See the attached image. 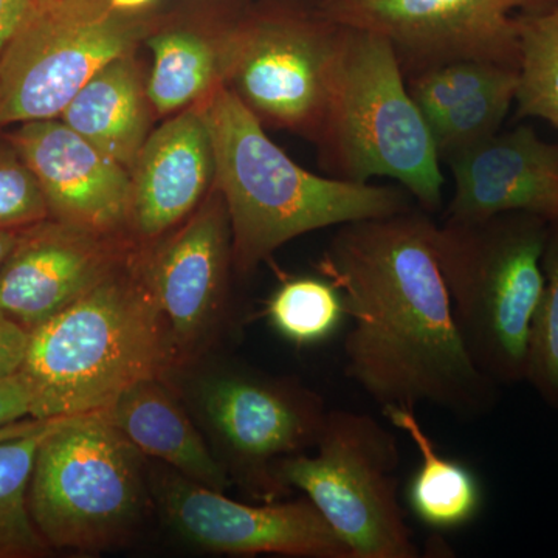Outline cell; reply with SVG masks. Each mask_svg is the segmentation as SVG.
Returning a JSON list of instances; mask_svg holds the SVG:
<instances>
[{
	"label": "cell",
	"mask_w": 558,
	"mask_h": 558,
	"mask_svg": "<svg viewBox=\"0 0 558 558\" xmlns=\"http://www.w3.org/2000/svg\"><path fill=\"white\" fill-rule=\"evenodd\" d=\"M436 222L417 205L337 227L317 263L343 296L352 328L347 374L380 410L436 407L487 416L499 385L470 357L435 248Z\"/></svg>",
	"instance_id": "cell-1"
},
{
	"label": "cell",
	"mask_w": 558,
	"mask_h": 558,
	"mask_svg": "<svg viewBox=\"0 0 558 558\" xmlns=\"http://www.w3.org/2000/svg\"><path fill=\"white\" fill-rule=\"evenodd\" d=\"M174 368L140 245L108 277L31 332L20 376L35 418L101 413L132 385Z\"/></svg>",
	"instance_id": "cell-2"
},
{
	"label": "cell",
	"mask_w": 558,
	"mask_h": 558,
	"mask_svg": "<svg viewBox=\"0 0 558 558\" xmlns=\"http://www.w3.org/2000/svg\"><path fill=\"white\" fill-rule=\"evenodd\" d=\"M216 157V189L229 211L231 260L240 275L303 234L416 207L402 186L322 178L301 168L267 135L233 92L202 101Z\"/></svg>",
	"instance_id": "cell-3"
},
{
	"label": "cell",
	"mask_w": 558,
	"mask_h": 558,
	"mask_svg": "<svg viewBox=\"0 0 558 558\" xmlns=\"http://www.w3.org/2000/svg\"><path fill=\"white\" fill-rule=\"evenodd\" d=\"M344 27L328 112L315 142L319 165L329 178L348 182L396 180L433 215L442 207V160L395 49L379 33Z\"/></svg>",
	"instance_id": "cell-4"
},
{
	"label": "cell",
	"mask_w": 558,
	"mask_h": 558,
	"mask_svg": "<svg viewBox=\"0 0 558 558\" xmlns=\"http://www.w3.org/2000/svg\"><path fill=\"white\" fill-rule=\"evenodd\" d=\"M549 222L529 213L436 223L435 248L470 357L499 387L524 381Z\"/></svg>",
	"instance_id": "cell-5"
},
{
	"label": "cell",
	"mask_w": 558,
	"mask_h": 558,
	"mask_svg": "<svg viewBox=\"0 0 558 558\" xmlns=\"http://www.w3.org/2000/svg\"><path fill=\"white\" fill-rule=\"evenodd\" d=\"M146 494L142 451L105 414H81L40 442L28 508L51 549L100 553L134 532Z\"/></svg>",
	"instance_id": "cell-6"
},
{
	"label": "cell",
	"mask_w": 558,
	"mask_h": 558,
	"mask_svg": "<svg viewBox=\"0 0 558 558\" xmlns=\"http://www.w3.org/2000/svg\"><path fill=\"white\" fill-rule=\"evenodd\" d=\"M344 28L319 0H252L230 36L223 86L266 130L315 143Z\"/></svg>",
	"instance_id": "cell-7"
},
{
	"label": "cell",
	"mask_w": 558,
	"mask_h": 558,
	"mask_svg": "<svg viewBox=\"0 0 558 558\" xmlns=\"http://www.w3.org/2000/svg\"><path fill=\"white\" fill-rule=\"evenodd\" d=\"M314 454L282 458L279 483L306 495L352 558L421 556L399 501L400 450L391 429L366 413L329 411Z\"/></svg>",
	"instance_id": "cell-8"
},
{
	"label": "cell",
	"mask_w": 558,
	"mask_h": 558,
	"mask_svg": "<svg viewBox=\"0 0 558 558\" xmlns=\"http://www.w3.org/2000/svg\"><path fill=\"white\" fill-rule=\"evenodd\" d=\"M159 20L108 0H39L0 54V131L60 119L81 87L102 65L135 53Z\"/></svg>",
	"instance_id": "cell-9"
},
{
	"label": "cell",
	"mask_w": 558,
	"mask_h": 558,
	"mask_svg": "<svg viewBox=\"0 0 558 558\" xmlns=\"http://www.w3.org/2000/svg\"><path fill=\"white\" fill-rule=\"evenodd\" d=\"M332 20L391 43L407 81L454 61L520 69V16L558 0H319Z\"/></svg>",
	"instance_id": "cell-10"
},
{
	"label": "cell",
	"mask_w": 558,
	"mask_h": 558,
	"mask_svg": "<svg viewBox=\"0 0 558 558\" xmlns=\"http://www.w3.org/2000/svg\"><path fill=\"white\" fill-rule=\"evenodd\" d=\"M153 492L171 526L202 549L231 556L352 558L307 498L245 505L174 470L161 475Z\"/></svg>",
	"instance_id": "cell-11"
},
{
	"label": "cell",
	"mask_w": 558,
	"mask_h": 558,
	"mask_svg": "<svg viewBox=\"0 0 558 558\" xmlns=\"http://www.w3.org/2000/svg\"><path fill=\"white\" fill-rule=\"evenodd\" d=\"M202 405L244 480L269 501L286 488L274 462L314 449L329 413L311 389L244 373L211 377Z\"/></svg>",
	"instance_id": "cell-12"
},
{
	"label": "cell",
	"mask_w": 558,
	"mask_h": 558,
	"mask_svg": "<svg viewBox=\"0 0 558 558\" xmlns=\"http://www.w3.org/2000/svg\"><path fill=\"white\" fill-rule=\"evenodd\" d=\"M174 360L182 368L216 332L226 311L231 260L229 211L213 186L204 202L171 233L146 247Z\"/></svg>",
	"instance_id": "cell-13"
},
{
	"label": "cell",
	"mask_w": 558,
	"mask_h": 558,
	"mask_svg": "<svg viewBox=\"0 0 558 558\" xmlns=\"http://www.w3.org/2000/svg\"><path fill=\"white\" fill-rule=\"evenodd\" d=\"M140 245L130 233H101L46 219L21 230L0 264V314L38 328L108 277Z\"/></svg>",
	"instance_id": "cell-14"
},
{
	"label": "cell",
	"mask_w": 558,
	"mask_h": 558,
	"mask_svg": "<svg viewBox=\"0 0 558 558\" xmlns=\"http://www.w3.org/2000/svg\"><path fill=\"white\" fill-rule=\"evenodd\" d=\"M39 180L50 218L101 233H130L131 174L61 119L2 130Z\"/></svg>",
	"instance_id": "cell-15"
},
{
	"label": "cell",
	"mask_w": 558,
	"mask_h": 558,
	"mask_svg": "<svg viewBox=\"0 0 558 558\" xmlns=\"http://www.w3.org/2000/svg\"><path fill=\"white\" fill-rule=\"evenodd\" d=\"M130 174L128 231L148 247L190 218L215 186V148L202 102L153 130Z\"/></svg>",
	"instance_id": "cell-16"
},
{
	"label": "cell",
	"mask_w": 558,
	"mask_h": 558,
	"mask_svg": "<svg viewBox=\"0 0 558 558\" xmlns=\"http://www.w3.org/2000/svg\"><path fill=\"white\" fill-rule=\"evenodd\" d=\"M453 175L446 218L480 220L502 213L558 219V143L531 126L495 134L446 160Z\"/></svg>",
	"instance_id": "cell-17"
},
{
	"label": "cell",
	"mask_w": 558,
	"mask_h": 558,
	"mask_svg": "<svg viewBox=\"0 0 558 558\" xmlns=\"http://www.w3.org/2000/svg\"><path fill=\"white\" fill-rule=\"evenodd\" d=\"M252 0H213L211 7L160 14L145 39L153 53L146 90L156 117L207 100L223 84L230 36Z\"/></svg>",
	"instance_id": "cell-18"
},
{
	"label": "cell",
	"mask_w": 558,
	"mask_h": 558,
	"mask_svg": "<svg viewBox=\"0 0 558 558\" xmlns=\"http://www.w3.org/2000/svg\"><path fill=\"white\" fill-rule=\"evenodd\" d=\"M101 414L145 457L159 459L202 486L219 492L229 488L226 468L213 457L199 432L161 379L132 385Z\"/></svg>",
	"instance_id": "cell-19"
},
{
	"label": "cell",
	"mask_w": 558,
	"mask_h": 558,
	"mask_svg": "<svg viewBox=\"0 0 558 558\" xmlns=\"http://www.w3.org/2000/svg\"><path fill=\"white\" fill-rule=\"evenodd\" d=\"M60 119L131 170L156 119L137 54H123L102 65L62 110Z\"/></svg>",
	"instance_id": "cell-20"
},
{
	"label": "cell",
	"mask_w": 558,
	"mask_h": 558,
	"mask_svg": "<svg viewBox=\"0 0 558 558\" xmlns=\"http://www.w3.org/2000/svg\"><path fill=\"white\" fill-rule=\"evenodd\" d=\"M392 427L405 433L421 457L409 486L414 517L433 531L468 526L480 515L484 490L478 476L462 462L444 457L416 416V410L391 407L381 410Z\"/></svg>",
	"instance_id": "cell-21"
},
{
	"label": "cell",
	"mask_w": 558,
	"mask_h": 558,
	"mask_svg": "<svg viewBox=\"0 0 558 558\" xmlns=\"http://www.w3.org/2000/svg\"><path fill=\"white\" fill-rule=\"evenodd\" d=\"M58 418H47L35 432L0 442V558H38L51 550L33 523L28 487L40 442Z\"/></svg>",
	"instance_id": "cell-22"
},
{
	"label": "cell",
	"mask_w": 558,
	"mask_h": 558,
	"mask_svg": "<svg viewBox=\"0 0 558 558\" xmlns=\"http://www.w3.org/2000/svg\"><path fill=\"white\" fill-rule=\"evenodd\" d=\"M517 116L548 121L558 130V2L520 16Z\"/></svg>",
	"instance_id": "cell-23"
},
{
	"label": "cell",
	"mask_w": 558,
	"mask_h": 558,
	"mask_svg": "<svg viewBox=\"0 0 558 558\" xmlns=\"http://www.w3.org/2000/svg\"><path fill=\"white\" fill-rule=\"evenodd\" d=\"M271 326L286 340L311 347L330 339L343 322L344 303L339 289L328 279H286L267 303Z\"/></svg>",
	"instance_id": "cell-24"
},
{
	"label": "cell",
	"mask_w": 558,
	"mask_h": 558,
	"mask_svg": "<svg viewBox=\"0 0 558 558\" xmlns=\"http://www.w3.org/2000/svg\"><path fill=\"white\" fill-rule=\"evenodd\" d=\"M519 83V70H509L490 86L429 119V132L440 160L446 161L498 134L517 100Z\"/></svg>",
	"instance_id": "cell-25"
},
{
	"label": "cell",
	"mask_w": 558,
	"mask_h": 558,
	"mask_svg": "<svg viewBox=\"0 0 558 558\" xmlns=\"http://www.w3.org/2000/svg\"><path fill=\"white\" fill-rule=\"evenodd\" d=\"M542 267L545 281L529 333L524 381L558 411V219L549 222Z\"/></svg>",
	"instance_id": "cell-26"
},
{
	"label": "cell",
	"mask_w": 558,
	"mask_h": 558,
	"mask_svg": "<svg viewBox=\"0 0 558 558\" xmlns=\"http://www.w3.org/2000/svg\"><path fill=\"white\" fill-rule=\"evenodd\" d=\"M509 70L519 69L501 68L490 62L454 61L418 73L407 84L411 97L428 121L464 101L470 95L490 86Z\"/></svg>",
	"instance_id": "cell-27"
},
{
	"label": "cell",
	"mask_w": 558,
	"mask_h": 558,
	"mask_svg": "<svg viewBox=\"0 0 558 558\" xmlns=\"http://www.w3.org/2000/svg\"><path fill=\"white\" fill-rule=\"evenodd\" d=\"M49 218L38 178L0 131V230L21 231Z\"/></svg>",
	"instance_id": "cell-28"
},
{
	"label": "cell",
	"mask_w": 558,
	"mask_h": 558,
	"mask_svg": "<svg viewBox=\"0 0 558 558\" xmlns=\"http://www.w3.org/2000/svg\"><path fill=\"white\" fill-rule=\"evenodd\" d=\"M31 343V330L0 314V380L20 374Z\"/></svg>",
	"instance_id": "cell-29"
},
{
	"label": "cell",
	"mask_w": 558,
	"mask_h": 558,
	"mask_svg": "<svg viewBox=\"0 0 558 558\" xmlns=\"http://www.w3.org/2000/svg\"><path fill=\"white\" fill-rule=\"evenodd\" d=\"M32 414V392L20 374L0 380V428L33 417Z\"/></svg>",
	"instance_id": "cell-30"
},
{
	"label": "cell",
	"mask_w": 558,
	"mask_h": 558,
	"mask_svg": "<svg viewBox=\"0 0 558 558\" xmlns=\"http://www.w3.org/2000/svg\"><path fill=\"white\" fill-rule=\"evenodd\" d=\"M39 0H0V54Z\"/></svg>",
	"instance_id": "cell-31"
},
{
	"label": "cell",
	"mask_w": 558,
	"mask_h": 558,
	"mask_svg": "<svg viewBox=\"0 0 558 558\" xmlns=\"http://www.w3.org/2000/svg\"><path fill=\"white\" fill-rule=\"evenodd\" d=\"M44 421H47V418L27 417L22 418V421L14 422V424L5 425V427L0 428V442H2V440L20 438V436L28 435V433L35 432L36 428H39L40 425L44 424Z\"/></svg>",
	"instance_id": "cell-32"
},
{
	"label": "cell",
	"mask_w": 558,
	"mask_h": 558,
	"mask_svg": "<svg viewBox=\"0 0 558 558\" xmlns=\"http://www.w3.org/2000/svg\"><path fill=\"white\" fill-rule=\"evenodd\" d=\"M112 9L126 11V13H137V11L149 10L154 0H108Z\"/></svg>",
	"instance_id": "cell-33"
},
{
	"label": "cell",
	"mask_w": 558,
	"mask_h": 558,
	"mask_svg": "<svg viewBox=\"0 0 558 558\" xmlns=\"http://www.w3.org/2000/svg\"><path fill=\"white\" fill-rule=\"evenodd\" d=\"M17 234H20V231L0 230V264L5 260L11 248L16 244Z\"/></svg>",
	"instance_id": "cell-34"
}]
</instances>
